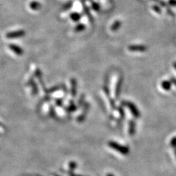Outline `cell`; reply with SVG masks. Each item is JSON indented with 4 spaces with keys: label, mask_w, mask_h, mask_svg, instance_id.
Here are the masks:
<instances>
[{
    "label": "cell",
    "mask_w": 176,
    "mask_h": 176,
    "mask_svg": "<svg viewBox=\"0 0 176 176\" xmlns=\"http://www.w3.org/2000/svg\"><path fill=\"white\" fill-rule=\"evenodd\" d=\"M121 82H122V78L119 75L116 76L112 79L110 85V93L113 99H116L119 97Z\"/></svg>",
    "instance_id": "obj_1"
},
{
    "label": "cell",
    "mask_w": 176,
    "mask_h": 176,
    "mask_svg": "<svg viewBox=\"0 0 176 176\" xmlns=\"http://www.w3.org/2000/svg\"><path fill=\"white\" fill-rule=\"evenodd\" d=\"M101 95H102V97L104 99V103L106 104V106L108 110L110 112L113 111L115 109L114 102L112 97L110 96L109 92L106 90V87L103 88L102 91H101Z\"/></svg>",
    "instance_id": "obj_2"
},
{
    "label": "cell",
    "mask_w": 176,
    "mask_h": 176,
    "mask_svg": "<svg viewBox=\"0 0 176 176\" xmlns=\"http://www.w3.org/2000/svg\"><path fill=\"white\" fill-rule=\"evenodd\" d=\"M108 146L110 148H111L112 150L116 151L121 155H126L129 153V149L127 147L121 146L115 141H109L108 144Z\"/></svg>",
    "instance_id": "obj_3"
},
{
    "label": "cell",
    "mask_w": 176,
    "mask_h": 176,
    "mask_svg": "<svg viewBox=\"0 0 176 176\" xmlns=\"http://www.w3.org/2000/svg\"><path fill=\"white\" fill-rule=\"evenodd\" d=\"M50 95L52 99L56 100H59L63 98L66 93V90L65 88H62L59 87H56L53 88V90H51L49 91Z\"/></svg>",
    "instance_id": "obj_4"
},
{
    "label": "cell",
    "mask_w": 176,
    "mask_h": 176,
    "mask_svg": "<svg viewBox=\"0 0 176 176\" xmlns=\"http://www.w3.org/2000/svg\"><path fill=\"white\" fill-rule=\"evenodd\" d=\"M88 109H89V104L87 103L82 104L80 106V108L75 116V119L77 122L80 123L84 121L86 116V113L88 111Z\"/></svg>",
    "instance_id": "obj_5"
},
{
    "label": "cell",
    "mask_w": 176,
    "mask_h": 176,
    "mask_svg": "<svg viewBox=\"0 0 176 176\" xmlns=\"http://www.w3.org/2000/svg\"><path fill=\"white\" fill-rule=\"evenodd\" d=\"M56 112L59 116L62 118H65L68 115V110H67L65 107L60 104V101L59 100H56Z\"/></svg>",
    "instance_id": "obj_6"
},
{
    "label": "cell",
    "mask_w": 176,
    "mask_h": 176,
    "mask_svg": "<svg viewBox=\"0 0 176 176\" xmlns=\"http://www.w3.org/2000/svg\"><path fill=\"white\" fill-rule=\"evenodd\" d=\"M123 104L129 109L131 113H132V116L136 118H138L140 116V113L139 112V110H138V108H137V106H135L133 103L128 102V101H125V102L123 103Z\"/></svg>",
    "instance_id": "obj_7"
},
{
    "label": "cell",
    "mask_w": 176,
    "mask_h": 176,
    "mask_svg": "<svg viewBox=\"0 0 176 176\" xmlns=\"http://www.w3.org/2000/svg\"><path fill=\"white\" fill-rule=\"evenodd\" d=\"M43 113L45 116L50 117L53 114V110L52 104L49 101H46L42 107Z\"/></svg>",
    "instance_id": "obj_8"
},
{
    "label": "cell",
    "mask_w": 176,
    "mask_h": 176,
    "mask_svg": "<svg viewBox=\"0 0 176 176\" xmlns=\"http://www.w3.org/2000/svg\"><path fill=\"white\" fill-rule=\"evenodd\" d=\"M28 85H27L26 87H27V90H28V93L31 95H36L37 93H38L39 90H38V87L36 85V84L34 83L33 80H31L29 82H27Z\"/></svg>",
    "instance_id": "obj_9"
},
{
    "label": "cell",
    "mask_w": 176,
    "mask_h": 176,
    "mask_svg": "<svg viewBox=\"0 0 176 176\" xmlns=\"http://www.w3.org/2000/svg\"><path fill=\"white\" fill-rule=\"evenodd\" d=\"M25 35V31L23 30H20L7 33L6 37L7 39H18L24 37Z\"/></svg>",
    "instance_id": "obj_10"
},
{
    "label": "cell",
    "mask_w": 176,
    "mask_h": 176,
    "mask_svg": "<svg viewBox=\"0 0 176 176\" xmlns=\"http://www.w3.org/2000/svg\"><path fill=\"white\" fill-rule=\"evenodd\" d=\"M76 82L75 79L71 78L70 81V98L73 99L76 95Z\"/></svg>",
    "instance_id": "obj_11"
},
{
    "label": "cell",
    "mask_w": 176,
    "mask_h": 176,
    "mask_svg": "<svg viewBox=\"0 0 176 176\" xmlns=\"http://www.w3.org/2000/svg\"><path fill=\"white\" fill-rule=\"evenodd\" d=\"M114 112L113 116L115 118L116 121H121L124 117V111L121 107H119L118 109L115 110L114 109Z\"/></svg>",
    "instance_id": "obj_12"
},
{
    "label": "cell",
    "mask_w": 176,
    "mask_h": 176,
    "mask_svg": "<svg viewBox=\"0 0 176 176\" xmlns=\"http://www.w3.org/2000/svg\"><path fill=\"white\" fill-rule=\"evenodd\" d=\"M64 106H65V108H66V109L68 110V112L74 110L76 108V106H74V104L72 102V99H71V98L67 99V100H65Z\"/></svg>",
    "instance_id": "obj_13"
},
{
    "label": "cell",
    "mask_w": 176,
    "mask_h": 176,
    "mask_svg": "<svg viewBox=\"0 0 176 176\" xmlns=\"http://www.w3.org/2000/svg\"><path fill=\"white\" fill-rule=\"evenodd\" d=\"M128 50L132 52H144L147 48L144 45H131L128 46Z\"/></svg>",
    "instance_id": "obj_14"
},
{
    "label": "cell",
    "mask_w": 176,
    "mask_h": 176,
    "mask_svg": "<svg viewBox=\"0 0 176 176\" xmlns=\"http://www.w3.org/2000/svg\"><path fill=\"white\" fill-rule=\"evenodd\" d=\"M9 49L14 52L15 54H16V55L18 56H22V54L24 53V51L23 50L20 48V46L16 45V44H10L9 46Z\"/></svg>",
    "instance_id": "obj_15"
},
{
    "label": "cell",
    "mask_w": 176,
    "mask_h": 176,
    "mask_svg": "<svg viewBox=\"0 0 176 176\" xmlns=\"http://www.w3.org/2000/svg\"><path fill=\"white\" fill-rule=\"evenodd\" d=\"M135 129H136V125H135V123L133 121H131L128 123V134L130 135H133L135 133Z\"/></svg>",
    "instance_id": "obj_16"
},
{
    "label": "cell",
    "mask_w": 176,
    "mask_h": 176,
    "mask_svg": "<svg viewBox=\"0 0 176 176\" xmlns=\"http://www.w3.org/2000/svg\"><path fill=\"white\" fill-rule=\"evenodd\" d=\"M77 164L75 162H74V161H70L68 164H67V172H68L69 173H71L73 172V170H74V169L76 168Z\"/></svg>",
    "instance_id": "obj_17"
},
{
    "label": "cell",
    "mask_w": 176,
    "mask_h": 176,
    "mask_svg": "<svg viewBox=\"0 0 176 176\" xmlns=\"http://www.w3.org/2000/svg\"><path fill=\"white\" fill-rule=\"evenodd\" d=\"M83 8H84V11L85 12V14L87 15V17L88 18V19H89L90 22L93 23V16L91 15L90 9L88 8L87 7L86 5H83Z\"/></svg>",
    "instance_id": "obj_18"
},
{
    "label": "cell",
    "mask_w": 176,
    "mask_h": 176,
    "mask_svg": "<svg viewBox=\"0 0 176 176\" xmlns=\"http://www.w3.org/2000/svg\"><path fill=\"white\" fill-rule=\"evenodd\" d=\"M30 7L34 11H37L39 10L40 7H41V4H40L39 2H36V1H33L32 2H31L30 3Z\"/></svg>",
    "instance_id": "obj_19"
},
{
    "label": "cell",
    "mask_w": 176,
    "mask_h": 176,
    "mask_svg": "<svg viewBox=\"0 0 176 176\" xmlns=\"http://www.w3.org/2000/svg\"><path fill=\"white\" fill-rule=\"evenodd\" d=\"M171 86H172V83L170 82H169V81H166V80L163 81L161 84L162 88L166 91L170 90L171 88Z\"/></svg>",
    "instance_id": "obj_20"
},
{
    "label": "cell",
    "mask_w": 176,
    "mask_h": 176,
    "mask_svg": "<svg viewBox=\"0 0 176 176\" xmlns=\"http://www.w3.org/2000/svg\"><path fill=\"white\" fill-rule=\"evenodd\" d=\"M121 25V22L119 21V20H116L111 26V30L113 31H117L118 29L120 28V27Z\"/></svg>",
    "instance_id": "obj_21"
},
{
    "label": "cell",
    "mask_w": 176,
    "mask_h": 176,
    "mask_svg": "<svg viewBox=\"0 0 176 176\" xmlns=\"http://www.w3.org/2000/svg\"><path fill=\"white\" fill-rule=\"evenodd\" d=\"M70 18H71L72 20H73L74 22H78L80 20L81 16H80V14H78V13L73 12V13H72V14L70 15Z\"/></svg>",
    "instance_id": "obj_22"
},
{
    "label": "cell",
    "mask_w": 176,
    "mask_h": 176,
    "mask_svg": "<svg viewBox=\"0 0 176 176\" xmlns=\"http://www.w3.org/2000/svg\"><path fill=\"white\" fill-rule=\"evenodd\" d=\"M90 2H91V5L92 9H93L95 11H97V12L99 11V10H100V5H99L98 3H97L96 2H95L92 1V0H91Z\"/></svg>",
    "instance_id": "obj_23"
},
{
    "label": "cell",
    "mask_w": 176,
    "mask_h": 176,
    "mask_svg": "<svg viewBox=\"0 0 176 176\" xmlns=\"http://www.w3.org/2000/svg\"><path fill=\"white\" fill-rule=\"evenodd\" d=\"M85 29H86V26L82 24H80L76 26V28H74V31L76 32H80L84 31Z\"/></svg>",
    "instance_id": "obj_24"
},
{
    "label": "cell",
    "mask_w": 176,
    "mask_h": 176,
    "mask_svg": "<svg viewBox=\"0 0 176 176\" xmlns=\"http://www.w3.org/2000/svg\"><path fill=\"white\" fill-rule=\"evenodd\" d=\"M72 4L73 3L72 2H67L63 6V7H62V9L64 10V11H67V10H68L70 8L72 7Z\"/></svg>",
    "instance_id": "obj_25"
},
{
    "label": "cell",
    "mask_w": 176,
    "mask_h": 176,
    "mask_svg": "<svg viewBox=\"0 0 176 176\" xmlns=\"http://www.w3.org/2000/svg\"><path fill=\"white\" fill-rule=\"evenodd\" d=\"M170 145H171V146H172L173 148L176 147V137H174V138H173L171 140Z\"/></svg>",
    "instance_id": "obj_26"
},
{
    "label": "cell",
    "mask_w": 176,
    "mask_h": 176,
    "mask_svg": "<svg viewBox=\"0 0 176 176\" xmlns=\"http://www.w3.org/2000/svg\"><path fill=\"white\" fill-rule=\"evenodd\" d=\"M5 131V127L3 126V125H2L1 123H0V133H1V134L4 133Z\"/></svg>",
    "instance_id": "obj_27"
},
{
    "label": "cell",
    "mask_w": 176,
    "mask_h": 176,
    "mask_svg": "<svg viewBox=\"0 0 176 176\" xmlns=\"http://www.w3.org/2000/svg\"><path fill=\"white\" fill-rule=\"evenodd\" d=\"M169 3L172 6H176V0H170Z\"/></svg>",
    "instance_id": "obj_28"
},
{
    "label": "cell",
    "mask_w": 176,
    "mask_h": 176,
    "mask_svg": "<svg viewBox=\"0 0 176 176\" xmlns=\"http://www.w3.org/2000/svg\"><path fill=\"white\" fill-rule=\"evenodd\" d=\"M172 83L176 86V80L175 79H172Z\"/></svg>",
    "instance_id": "obj_29"
},
{
    "label": "cell",
    "mask_w": 176,
    "mask_h": 176,
    "mask_svg": "<svg viewBox=\"0 0 176 176\" xmlns=\"http://www.w3.org/2000/svg\"><path fill=\"white\" fill-rule=\"evenodd\" d=\"M154 9H155V10H156V11L157 12H160V10L158 9V7H154Z\"/></svg>",
    "instance_id": "obj_30"
},
{
    "label": "cell",
    "mask_w": 176,
    "mask_h": 176,
    "mask_svg": "<svg viewBox=\"0 0 176 176\" xmlns=\"http://www.w3.org/2000/svg\"><path fill=\"white\" fill-rule=\"evenodd\" d=\"M173 149H174V152L175 156V158H176V147H174V148H173Z\"/></svg>",
    "instance_id": "obj_31"
},
{
    "label": "cell",
    "mask_w": 176,
    "mask_h": 176,
    "mask_svg": "<svg viewBox=\"0 0 176 176\" xmlns=\"http://www.w3.org/2000/svg\"><path fill=\"white\" fill-rule=\"evenodd\" d=\"M174 67L175 68V69L176 70V62H174Z\"/></svg>",
    "instance_id": "obj_32"
},
{
    "label": "cell",
    "mask_w": 176,
    "mask_h": 176,
    "mask_svg": "<svg viewBox=\"0 0 176 176\" xmlns=\"http://www.w3.org/2000/svg\"><path fill=\"white\" fill-rule=\"evenodd\" d=\"M106 176H113V175H112V174H108L106 175Z\"/></svg>",
    "instance_id": "obj_33"
},
{
    "label": "cell",
    "mask_w": 176,
    "mask_h": 176,
    "mask_svg": "<svg viewBox=\"0 0 176 176\" xmlns=\"http://www.w3.org/2000/svg\"><path fill=\"white\" fill-rule=\"evenodd\" d=\"M86 1V0H81V2H82V3H84Z\"/></svg>",
    "instance_id": "obj_34"
}]
</instances>
